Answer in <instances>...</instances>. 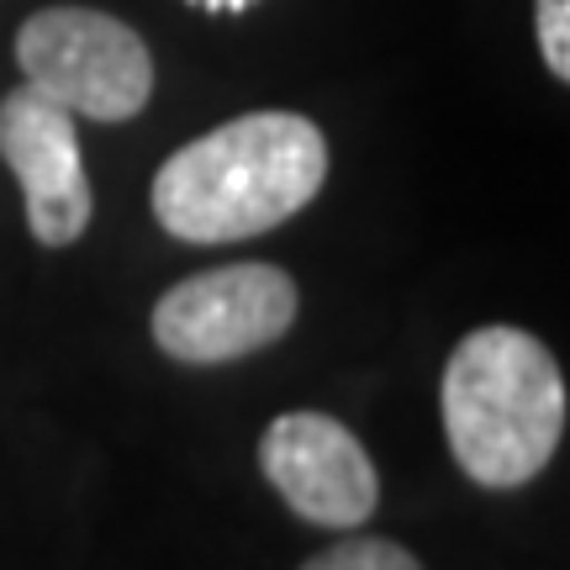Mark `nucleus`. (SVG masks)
<instances>
[{
	"label": "nucleus",
	"instance_id": "obj_1",
	"mask_svg": "<svg viewBox=\"0 0 570 570\" xmlns=\"http://www.w3.org/2000/svg\"><path fill=\"white\" fill-rule=\"evenodd\" d=\"M323 180V127L296 111H248L159 164L154 217L180 244H238L291 223Z\"/></svg>",
	"mask_w": 570,
	"mask_h": 570
},
{
	"label": "nucleus",
	"instance_id": "obj_2",
	"mask_svg": "<svg viewBox=\"0 0 570 570\" xmlns=\"http://www.w3.org/2000/svg\"><path fill=\"white\" fill-rule=\"evenodd\" d=\"M439 412L449 454L475 487H529L566 439V375L529 327H475L449 354Z\"/></svg>",
	"mask_w": 570,
	"mask_h": 570
},
{
	"label": "nucleus",
	"instance_id": "obj_3",
	"mask_svg": "<svg viewBox=\"0 0 570 570\" xmlns=\"http://www.w3.org/2000/svg\"><path fill=\"white\" fill-rule=\"evenodd\" d=\"M17 63L38 96L90 122H127L154 96V53L96 6H42L21 21Z\"/></svg>",
	"mask_w": 570,
	"mask_h": 570
},
{
	"label": "nucleus",
	"instance_id": "obj_4",
	"mask_svg": "<svg viewBox=\"0 0 570 570\" xmlns=\"http://www.w3.org/2000/svg\"><path fill=\"white\" fill-rule=\"evenodd\" d=\"M296 281L281 265H217L154 302V344L180 365H227L296 327Z\"/></svg>",
	"mask_w": 570,
	"mask_h": 570
},
{
	"label": "nucleus",
	"instance_id": "obj_5",
	"mask_svg": "<svg viewBox=\"0 0 570 570\" xmlns=\"http://www.w3.org/2000/svg\"><path fill=\"white\" fill-rule=\"evenodd\" d=\"M259 470L285 508L317 529H360L381 502L365 444L327 412H281L259 439Z\"/></svg>",
	"mask_w": 570,
	"mask_h": 570
},
{
	"label": "nucleus",
	"instance_id": "obj_6",
	"mask_svg": "<svg viewBox=\"0 0 570 570\" xmlns=\"http://www.w3.org/2000/svg\"><path fill=\"white\" fill-rule=\"evenodd\" d=\"M75 122L80 117H69L32 85H17L0 101V159L17 175L27 227L42 248L80 244V233L90 227V206H96Z\"/></svg>",
	"mask_w": 570,
	"mask_h": 570
},
{
	"label": "nucleus",
	"instance_id": "obj_7",
	"mask_svg": "<svg viewBox=\"0 0 570 570\" xmlns=\"http://www.w3.org/2000/svg\"><path fill=\"white\" fill-rule=\"evenodd\" d=\"M302 570H423L417 554L391 539H338L323 554H312Z\"/></svg>",
	"mask_w": 570,
	"mask_h": 570
},
{
	"label": "nucleus",
	"instance_id": "obj_8",
	"mask_svg": "<svg viewBox=\"0 0 570 570\" xmlns=\"http://www.w3.org/2000/svg\"><path fill=\"white\" fill-rule=\"evenodd\" d=\"M533 27H539V53L560 85L570 80V0H533Z\"/></svg>",
	"mask_w": 570,
	"mask_h": 570
},
{
	"label": "nucleus",
	"instance_id": "obj_9",
	"mask_svg": "<svg viewBox=\"0 0 570 570\" xmlns=\"http://www.w3.org/2000/svg\"><path fill=\"white\" fill-rule=\"evenodd\" d=\"M185 6H196V11H206V17H238V11L259 6V0H185Z\"/></svg>",
	"mask_w": 570,
	"mask_h": 570
}]
</instances>
